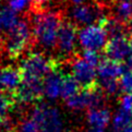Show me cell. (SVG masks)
Masks as SVG:
<instances>
[{
  "label": "cell",
  "instance_id": "cell-21",
  "mask_svg": "<svg viewBox=\"0 0 132 132\" xmlns=\"http://www.w3.org/2000/svg\"><path fill=\"white\" fill-rule=\"evenodd\" d=\"M98 84L103 92L107 95H116L120 89V84L118 80H100Z\"/></svg>",
  "mask_w": 132,
  "mask_h": 132
},
{
  "label": "cell",
  "instance_id": "cell-29",
  "mask_svg": "<svg viewBox=\"0 0 132 132\" xmlns=\"http://www.w3.org/2000/svg\"><path fill=\"white\" fill-rule=\"evenodd\" d=\"M130 51H131V54H130V57L132 59V38L130 39Z\"/></svg>",
  "mask_w": 132,
  "mask_h": 132
},
{
  "label": "cell",
  "instance_id": "cell-18",
  "mask_svg": "<svg viewBox=\"0 0 132 132\" xmlns=\"http://www.w3.org/2000/svg\"><path fill=\"white\" fill-rule=\"evenodd\" d=\"M132 120V114H129L122 109L118 110L112 119V132H122L126 127L128 126Z\"/></svg>",
  "mask_w": 132,
  "mask_h": 132
},
{
  "label": "cell",
  "instance_id": "cell-28",
  "mask_svg": "<svg viewBox=\"0 0 132 132\" xmlns=\"http://www.w3.org/2000/svg\"><path fill=\"white\" fill-rule=\"evenodd\" d=\"M122 132H132V120H131L130 123L126 127V129L122 131Z\"/></svg>",
  "mask_w": 132,
  "mask_h": 132
},
{
  "label": "cell",
  "instance_id": "cell-2",
  "mask_svg": "<svg viewBox=\"0 0 132 132\" xmlns=\"http://www.w3.org/2000/svg\"><path fill=\"white\" fill-rule=\"evenodd\" d=\"M19 68L23 75V82L44 83L51 72L60 69V63L59 60L47 57L43 53L31 51L22 59Z\"/></svg>",
  "mask_w": 132,
  "mask_h": 132
},
{
  "label": "cell",
  "instance_id": "cell-6",
  "mask_svg": "<svg viewBox=\"0 0 132 132\" xmlns=\"http://www.w3.org/2000/svg\"><path fill=\"white\" fill-rule=\"evenodd\" d=\"M108 33L102 24H92L79 31V44L84 50L98 51L105 49L108 43Z\"/></svg>",
  "mask_w": 132,
  "mask_h": 132
},
{
  "label": "cell",
  "instance_id": "cell-19",
  "mask_svg": "<svg viewBox=\"0 0 132 132\" xmlns=\"http://www.w3.org/2000/svg\"><path fill=\"white\" fill-rule=\"evenodd\" d=\"M119 79L121 91L125 94H132V62H128L125 65L123 73Z\"/></svg>",
  "mask_w": 132,
  "mask_h": 132
},
{
  "label": "cell",
  "instance_id": "cell-16",
  "mask_svg": "<svg viewBox=\"0 0 132 132\" xmlns=\"http://www.w3.org/2000/svg\"><path fill=\"white\" fill-rule=\"evenodd\" d=\"M82 88L80 83L74 79L72 74H64L63 75V82H62V92H61V97L63 100L74 96Z\"/></svg>",
  "mask_w": 132,
  "mask_h": 132
},
{
  "label": "cell",
  "instance_id": "cell-26",
  "mask_svg": "<svg viewBox=\"0 0 132 132\" xmlns=\"http://www.w3.org/2000/svg\"><path fill=\"white\" fill-rule=\"evenodd\" d=\"M6 125H7V118H1L0 117V130L4 129Z\"/></svg>",
  "mask_w": 132,
  "mask_h": 132
},
{
  "label": "cell",
  "instance_id": "cell-11",
  "mask_svg": "<svg viewBox=\"0 0 132 132\" xmlns=\"http://www.w3.org/2000/svg\"><path fill=\"white\" fill-rule=\"evenodd\" d=\"M104 51L108 59L121 63L130 57V39L125 34L110 37Z\"/></svg>",
  "mask_w": 132,
  "mask_h": 132
},
{
  "label": "cell",
  "instance_id": "cell-30",
  "mask_svg": "<svg viewBox=\"0 0 132 132\" xmlns=\"http://www.w3.org/2000/svg\"><path fill=\"white\" fill-rule=\"evenodd\" d=\"M92 132H106L105 129H97V130H92Z\"/></svg>",
  "mask_w": 132,
  "mask_h": 132
},
{
  "label": "cell",
  "instance_id": "cell-24",
  "mask_svg": "<svg viewBox=\"0 0 132 132\" xmlns=\"http://www.w3.org/2000/svg\"><path fill=\"white\" fill-rule=\"evenodd\" d=\"M120 109L132 114V94H125L120 98Z\"/></svg>",
  "mask_w": 132,
  "mask_h": 132
},
{
  "label": "cell",
  "instance_id": "cell-5",
  "mask_svg": "<svg viewBox=\"0 0 132 132\" xmlns=\"http://www.w3.org/2000/svg\"><path fill=\"white\" fill-rule=\"evenodd\" d=\"M104 94L105 93L103 92L100 84L96 83L92 86L82 87L74 96L65 100V105L69 109L74 111L98 108L105 101Z\"/></svg>",
  "mask_w": 132,
  "mask_h": 132
},
{
  "label": "cell",
  "instance_id": "cell-7",
  "mask_svg": "<svg viewBox=\"0 0 132 132\" xmlns=\"http://www.w3.org/2000/svg\"><path fill=\"white\" fill-rule=\"evenodd\" d=\"M70 21L75 25L87 26L95 23H101L106 16L102 8L96 3H83L74 6L70 10Z\"/></svg>",
  "mask_w": 132,
  "mask_h": 132
},
{
  "label": "cell",
  "instance_id": "cell-3",
  "mask_svg": "<svg viewBox=\"0 0 132 132\" xmlns=\"http://www.w3.org/2000/svg\"><path fill=\"white\" fill-rule=\"evenodd\" d=\"M33 42L34 34L32 23L26 20H20L14 27L0 39V44L8 58L15 60L25 54Z\"/></svg>",
  "mask_w": 132,
  "mask_h": 132
},
{
  "label": "cell",
  "instance_id": "cell-1",
  "mask_svg": "<svg viewBox=\"0 0 132 132\" xmlns=\"http://www.w3.org/2000/svg\"><path fill=\"white\" fill-rule=\"evenodd\" d=\"M34 43L45 50H54L57 47L58 34L63 20L59 12L34 11L32 18Z\"/></svg>",
  "mask_w": 132,
  "mask_h": 132
},
{
  "label": "cell",
  "instance_id": "cell-22",
  "mask_svg": "<svg viewBox=\"0 0 132 132\" xmlns=\"http://www.w3.org/2000/svg\"><path fill=\"white\" fill-rule=\"evenodd\" d=\"M7 1H8V7L16 13L27 10L29 6L32 7L31 0H7Z\"/></svg>",
  "mask_w": 132,
  "mask_h": 132
},
{
  "label": "cell",
  "instance_id": "cell-31",
  "mask_svg": "<svg viewBox=\"0 0 132 132\" xmlns=\"http://www.w3.org/2000/svg\"><path fill=\"white\" fill-rule=\"evenodd\" d=\"M115 1H117V2H122V1H130V2H132V0H115Z\"/></svg>",
  "mask_w": 132,
  "mask_h": 132
},
{
  "label": "cell",
  "instance_id": "cell-23",
  "mask_svg": "<svg viewBox=\"0 0 132 132\" xmlns=\"http://www.w3.org/2000/svg\"><path fill=\"white\" fill-rule=\"evenodd\" d=\"M81 57L84 58L86 61H88V62H91L92 64L96 65V67H98V64H100L101 62V57L100 55H98L97 51H92V50H84L83 54L81 55Z\"/></svg>",
  "mask_w": 132,
  "mask_h": 132
},
{
  "label": "cell",
  "instance_id": "cell-33",
  "mask_svg": "<svg viewBox=\"0 0 132 132\" xmlns=\"http://www.w3.org/2000/svg\"><path fill=\"white\" fill-rule=\"evenodd\" d=\"M0 1H1V0H0Z\"/></svg>",
  "mask_w": 132,
  "mask_h": 132
},
{
  "label": "cell",
  "instance_id": "cell-14",
  "mask_svg": "<svg viewBox=\"0 0 132 132\" xmlns=\"http://www.w3.org/2000/svg\"><path fill=\"white\" fill-rule=\"evenodd\" d=\"M110 119H111L110 111L107 108H103V107L89 109L86 115V122L92 128V130L105 129L109 125Z\"/></svg>",
  "mask_w": 132,
  "mask_h": 132
},
{
  "label": "cell",
  "instance_id": "cell-32",
  "mask_svg": "<svg viewBox=\"0 0 132 132\" xmlns=\"http://www.w3.org/2000/svg\"><path fill=\"white\" fill-rule=\"evenodd\" d=\"M8 132H13V130H8Z\"/></svg>",
  "mask_w": 132,
  "mask_h": 132
},
{
  "label": "cell",
  "instance_id": "cell-10",
  "mask_svg": "<svg viewBox=\"0 0 132 132\" xmlns=\"http://www.w3.org/2000/svg\"><path fill=\"white\" fill-rule=\"evenodd\" d=\"M23 83V75L20 68L7 65L0 70V86L6 95H15Z\"/></svg>",
  "mask_w": 132,
  "mask_h": 132
},
{
  "label": "cell",
  "instance_id": "cell-8",
  "mask_svg": "<svg viewBox=\"0 0 132 132\" xmlns=\"http://www.w3.org/2000/svg\"><path fill=\"white\" fill-rule=\"evenodd\" d=\"M78 43L79 31L77 30V25L73 24L71 21H63L58 34L56 49L62 58L70 59L75 54Z\"/></svg>",
  "mask_w": 132,
  "mask_h": 132
},
{
  "label": "cell",
  "instance_id": "cell-20",
  "mask_svg": "<svg viewBox=\"0 0 132 132\" xmlns=\"http://www.w3.org/2000/svg\"><path fill=\"white\" fill-rule=\"evenodd\" d=\"M13 132H42V130L37 122L30 116L19 121Z\"/></svg>",
  "mask_w": 132,
  "mask_h": 132
},
{
  "label": "cell",
  "instance_id": "cell-12",
  "mask_svg": "<svg viewBox=\"0 0 132 132\" xmlns=\"http://www.w3.org/2000/svg\"><path fill=\"white\" fill-rule=\"evenodd\" d=\"M63 75L60 69L51 72L44 81V96L49 101H56L61 97Z\"/></svg>",
  "mask_w": 132,
  "mask_h": 132
},
{
  "label": "cell",
  "instance_id": "cell-17",
  "mask_svg": "<svg viewBox=\"0 0 132 132\" xmlns=\"http://www.w3.org/2000/svg\"><path fill=\"white\" fill-rule=\"evenodd\" d=\"M115 19L123 23H130L132 22V2L130 1H122L117 2L116 7L114 9Z\"/></svg>",
  "mask_w": 132,
  "mask_h": 132
},
{
  "label": "cell",
  "instance_id": "cell-13",
  "mask_svg": "<svg viewBox=\"0 0 132 132\" xmlns=\"http://www.w3.org/2000/svg\"><path fill=\"white\" fill-rule=\"evenodd\" d=\"M125 65L111 59L102 60L97 67V77L100 80H117L123 73Z\"/></svg>",
  "mask_w": 132,
  "mask_h": 132
},
{
  "label": "cell",
  "instance_id": "cell-25",
  "mask_svg": "<svg viewBox=\"0 0 132 132\" xmlns=\"http://www.w3.org/2000/svg\"><path fill=\"white\" fill-rule=\"evenodd\" d=\"M32 1V9L34 11H40V10H44L43 7L46 2L50 1V0H31Z\"/></svg>",
  "mask_w": 132,
  "mask_h": 132
},
{
  "label": "cell",
  "instance_id": "cell-27",
  "mask_svg": "<svg viewBox=\"0 0 132 132\" xmlns=\"http://www.w3.org/2000/svg\"><path fill=\"white\" fill-rule=\"evenodd\" d=\"M70 1H71L74 6H79V4H83L86 0H70Z\"/></svg>",
  "mask_w": 132,
  "mask_h": 132
},
{
  "label": "cell",
  "instance_id": "cell-9",
  "mask_svg": "<svg viewBox=\"0 0 132 132\" xmlns=\"http://www.w3.org/2000/svg\"><path fill=\"white\" fill-rule=\"evenodd\" d=\"M71 71L74 79L80 83L82 87L92 86L96 84L97 77L96 65L86 61L81 56H74L71 60Z\"/></svg>",
  "mask_w": 132,
  "mask_h": 132
},
{
  "label": "cell",
  "instance_id": "cell-4",
  "mask_svg": "<svg viewBox=\"0 0 132 132\" xmlns=\"http://www.w3.org/2000/svg\"><path fill=\"white\" fill-rule=\"evenodd\" d=\"M39 126L42 132H61L63 120L58 108L47 103L34 105L30 115Z\"/></svg>",
  "mask_w": 132,
  "mask_h": 132
},
{
  "label": "cell",
  "instance_id": "cell-15",
  "mask_svg": "<svg viewBox=\"0 0 132 132\" xmlns=\"http://www.w3.org/2000/svg\"><path fill=\"white\" fill-rule=\"evenodd\" d=\"M20 21L18 18V13L14 12L9 7L0 8V39L10 31L12 27L16 25Z\"/></svg>",
  "mask_w": 132,
  "mask_h": 132
}]
</instances>
